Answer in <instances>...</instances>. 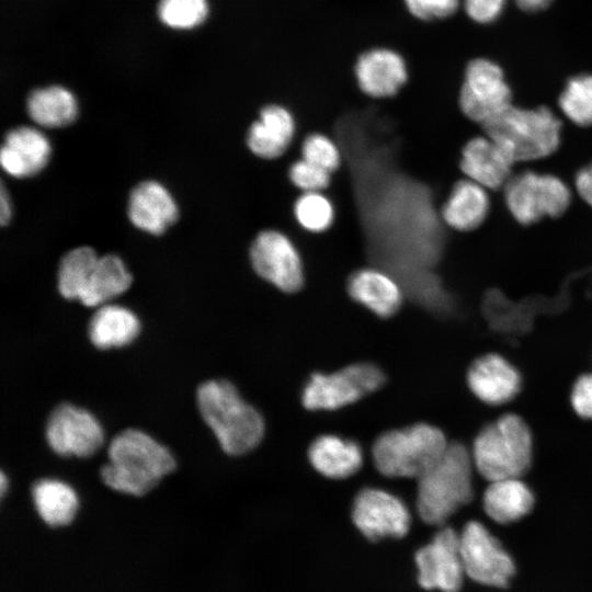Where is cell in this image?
Wrapping results in <instances>:
<instances>
[{"label":"cell","instance_id":"52a82bcc","mask_svg":"<svg viewBox=\"0 0 592 592\" xmlns=\"http://www.w3.org/2000/svg\"><path fill=\"white\" fill-rule=\"evenodd\" d=\"M503 191L510 214L522 225L537 223L544 217H558L571 202V192L560 178L535 171L512 175Z\"/></svg>","mask_w":592,"mask_h":592},{"label":"cell","instance_id":"30bf717a","mask_svg":"<svg viewBox=\"0 0 592 592\" xmlns=\"http://www.w3.org/2000/svg\"><path fill=\"white\" fill-rule=\"evenodd\" d=\"M459 549L464 571L470 579L489 587L509 584L515 572L513 559L485 525L468 522L459 534Z\"/></svg>","mask_w":592,"mask_h":592},{"label":"cell","instance_id":"4316f807","mask_svg":"<svg viewBox=\"0 0 592 592\" xmlns=\"http://www.w3.org/2000/svg\"><path fill=\"white\" fill-rule=\"evenodd\" d=\"M130 284L132 275L119 257H99L80 301L88 307H100L126 292Z\"/></svg>","mask_w":592,"mask_h":592},{"label":"cell","instance_id":"3957f363","mask_svg":"<svg viewBox=\"0 0 592 592\" xmlns=\"http://www.w3.org/2000/svg\"><path fill=\"white\" fill-rule=\"evenodd\" d=\"M471 453L449 443L442 457L418 478L417 511L430 525H442L473 499Z\"/></svg>","mask_w":592,"mask_h":592},{"label":"cell","instance_id":"74e56055","mask_svg":"<svg viewBox=\"0 0 592 592\" xmlns=\"http://www.w3.org/2000/svg\"><path fill=\"white\" fill-rule=\"evenodd\" d=\"M574 186L581 198L592 207V163L579 170Z\"/></svg>","mask_w":592,"mask_h":592},{"label":"cell","instance_id":"7402d4cb","mask_svg":"<svg viewBox=\"0 0 592 592\" xmlns=\"http://www.w3.org/2000/svg\"><path fill=\"white\" fill-rule=\"evenodd\" d=\"M488 191L469 179L458 181L442 208L445 224L458 231L479 227L490 209Z\"/></svg>","mask_w":592,"mask_h":592},{"label":"cell","instance_id":"f1b7e54d","mask_svg":"<svg viewBox=\"0 0 592 592\" xmlns=\"http://www.w3.org/2000/svg\"><path fill=\"white\" fill-rule=\"evenodd\" d=\"M99 255L89 247H79L67 252L59 264L57 284L61 296L80 300Z\"/></svg>","mask_w":592,"mask_h":592},{"label":"cell","instance_id":"d4e9b609","mask_svg":"<svg viewBox=\"0 0 592 592\" xmlns=\"http://www.w3.org/2000/svg\"><path fill=\"white\" fill-rule=\"evenodd\" d=\"M139 330L137 316L119 305L100 306L89 322V338L99 349L124 346L138 335Z\"/></svg>","mask_w":592,"mask_h":592},{"label":"cell","instance_id":"1f68e13d","mask_svg":"<svg viewBox=\"0 0 592 592\" xmlns=\"http://www.w3.org/2000/svg\"><path fill=\"white\" fill-rule=\"evenodd\" d=\"M157 12L167 26L186 30L195 27L206 19L208 4L206 0H160Z\"/></svg>","mask_w":592,"mask_h":592},{"label":"cell","instance_id":"cb8c5ba5","mask_svg":"<svg viewBox=\"0 0 592 592\" xmlns=\"http://www.w3.org/2000/svg\"><path fill=\"white\" fill-rule=\"evenodd\" d=\"M483 510L497 523L515 522L531 512L534 496L519 478H504L490 481L483 493Z\"/></svg>","mask_w":592,"mask_h":592},{"label":"cell","instance_id":"f546056e","mask_svg":"<svg viewBox=\"0 0 592 592\" xmlns=\"http://www.w3.org/2000/svg\"><path fill=\"white\" fill-rule=\"evenodd\" d=\"M562 114L578 126L592 125V75L582 73L568 80L558 100Z\"/></svg>","mask_w":592,"mask_h":592},{"label":"cell","instance_id":"8992f818","mask_svg":"<svg viewBox=\"0 0 592 592\" xmlns=\"http://www.w3.org/2000/svg\"><path fill=\"white\" fill-rule=\"evenodd\" d=\"M532 434L525 421L504 414L476 436L471 456L478 473L489 481L521 477L532 462Z\"/></svg>","mask_w":592,"mask_h":592},{"label":"cell","instance_id":"7a4b0ae2","mask_svg":"<svg viewBox=\"0 0 592 592\" xmlns=\"http://www.w3.org/2000/svg\"><path fill=\"white\" fill-rule=\"evenodd\" d=\"M202 418L229 455H242L259 445L264 435L260 412L244 401L228 380L203 383L196 394Z\"/></svg>","mask_w":592,"mask_h":592},{"label":"cell","instance_id":"7c38bea8","mask_svg":"<svg viewBox=\"0 0 592 592\" xmlns=\"http://www.w3.org/2000/svg\"><path fill=\"white\" fill-rule=\"evenodd\" d=\"M352 520L371 540L403 537L411 523L406 503L394 493L379 488H365L354 499Z\"/></svg>","mask_w":592,"mask_h":592},{"label":"cell","instance_id":"4dcf8cb0","mask_svg":"<svg viewBox=\"0 0 592 592\" xmlns=\"http://www.w3.org/2000/svg\"><path fill=\"white\" fill-rule=\"evenodd\" d=\"M294 214L299 225L311 232L325 231L334 218L332 203L321 192H304L295 202Z\"/></svg>","mask_w":592,"mask_h":592},{"label":"cell","instance_id":"4fadbf2b","mask_svg":"<svg viewBox=\"0 0 592 592\" xmlns=\"http://www.w3.org/2000/svg\"><path fill=\"white\" fill-rule=\"evenodd\" d=\"M254 271L286 293L298 291L304 282L303 264L294 243L276 230L260 232L250 249Z\"/></svg>","mask_w":592,"mask_h":592},{"label":"cell","instance_id":"60d3db41","mask_svg":"<svg viewBox=\"0 0 592 592\" xmlns=\"http://www.w3.org/2000/svg\"><path fill=\"white\" fill-rule=\"evenodd\" d=\"M0 490L1 496H3L7 490V478L3 471L0 474Z\"/></svg>","mask_w":592,"mask_h":592},{"label":"cell","instance_id":"44dd1931","mask_svg":"<svg viewBox=\"0 0 592 592\" xmlns=\"http://www.w3.org/2000/svg\"><path fill=\"white\" fill-rule=\"evenodd\" d=\"M311 466L325 477L343 479L354 475L363 464V451L353 440L334 434L317 437L308 448Z\"/></svg>","mask_w":592,"mask_h":592},{"label":"cell","instance_id":"9a60e30c","mask_svg":"<svg viewBox=\"0 0 592 592\" xmlns=\"http://www.w3.org/2000/svg\"><path fill=\"white\" fill-rule=\"evenodd\" d=\"M418 582L426 589L458 592L464 577L459 549V534L443 527L433 539L415 554Z\"/></svg>","mask_w":592,"mask_h":592},{"label":"cell","instance_id":"8d00e7d4","mask_svg":"<svg viewBox=\"0 0 592 592\" xmlns=\"http://www.w3.org/2000/svg\"><path fill=\"white\" fill-rule=\"evenodd\" d=\"M571 405L577 414L592 420V374L578 378L571 391Z\"/></svg>","mask_w":592,"mask_h":592},{"label":"cell","instance_id":"ab89813d","mask_svg":"<svg viewBox=\"0 0 592 592\" xmlns=\"http://www.w3.org/2000/svg\"><path fill=\"white\" fill-rule=\"evenodd\" d=\"M0 219L1 224L5 225L11 217V205L9 195L7 194V191L4 190V186L1 187V197H0Z\"/></svg>","mask_w":592,"mask_h":592},{"label":"cell","instance_id":"5b68a950","mask_svg":"<svg viewBox=\"0 0 592 592\" xmlns=\"http://www.w3.org/2000/svg\"><path fill=\"white\" fill-rule=\"evenodd\" d=\"M448 445L439 428L417 423L380 434L373 444L372 456L382 475L418 479L442 457Z\"/></svg>","mask_w":592,"mask_h":592},{"label":"cell","instance_id":"e0dca14e","mask_svg":"<svg viewBox=\"0 0 592 592\" xmlns=\"http://www.w3.org/2000/svg\"><path fill=\"white\" fill-rule=\"evenodd\" d=\"M48 138L38 129L20 126L8 132L0 152L2 169L14 178L38 173L50 157Z\"/></svg>","mask_w":592,"mask_h":592},{"label":"cell","instance_id":"6da1fadb","mask_svg":"<svg viewBox=\"0 0 592 592\" xmlns=\"http://www.w3.org/2000/svg\"><path fill=\"white\" fill-rule=\"evenodd\" d=\"M109 462L101 468L103 482L119 492L144 496L175 467L167 447L147 433L128 429L118 433L107 448Z\"/></svg>","mask_w":592,"mask_h":592},{"label":"cell","instance_id":"277c9868","mask_svg":"<svg viewBox=\"0 0 592 592\" xmlns=\"http://www.w3.org/2000/svg\"><path fill=\"white\" fill-rule=\"evenodd\" d=\"M482 127L514 162L546 158L560 144L561 122L546 106L523 109L512 104Z\"/></svg>","mask_w":592,"mask_h":592},{"label":"cell","instance_id":"836d02e7","mask_svg":"<svg viewBox=\"0 0 592 592\" xmlns=\"http://www.w3.org/2000/svg\"><path fill=\"white\" fill-rule=\"evenodd\" d=\"M401 3L411 18L432 23L453 16L462 0H401Z\"/></svg>","mask_w":592,"mask_h":592},{"label":"cell","instance_id":"8fae6325","mask_svg":"<svg viewBox=\"0 0 592 592\" xmlns=\"http://www.w3.org/2000/svg\"><path fill=\"white\" fill-rule=\"evenodd\" d=\"M352 69L357 88L374 99L395 96L410 78L407 58L388 45H374L361 50Z\"/></svg>","mask_w":592,"mask_h":592},{"label":"cell","instance_id":"f35d334b","mask_svg":"<svg viewBox=\"0 0 592 592\" xmlns=\"http://www.w3.org/2000/svg\"><path fill=\"white\" fill-rule=\"evenodd\" d=\"M525 12H538L547 9L554 0H513Z\"/></svg>","mask_w":592,"mask_h":592},{"label":"cell","instance_id":"83f0119b","mask_svg":"<svg viewBox=\"0 0 592 592\" xmlns=\"http://www.w3.org/2000/svg\"><path fill=\"white\" fill-rule=\"evenodd\" d=\"M32 497L37 513L50 526L70 523L78 509L75 490L64 481L41 479L33 485Z\"/></svg>","mask_w":592,"mask_h":592},{"label":"cell","instance_id":"d590c367","mask_svg":"<svg viewBox=\"0 0 592 592\" xmlns=\"http://www.w3.org/2000/svg\"><path fill=\"white\" fill-rule=\"evenodd\" d=\"M506 0H462L467 16L479 24L497 21L504 11Z\"/></svg>","mask_w":592,"mask_h":592},{"label":"cell","instance_id":"ffe728a7","mask_svg":"<svg viewBox=\"0 0 592 592\" xmlns=\"http://www.w3.org/2000/svg\"><path fill=\"white\" fill-rule=\"evenodd\" d=\"M127 213L137 228L160 235L177 220L178 207L162 184L145 181L132 191Z\"/></svg>","mask_w":592,"mask_h":592},{"label":"cell","instance_id":"d6a6232c","mask_svg":"<svg viewBox=\"0 0 592 592\" xmlns=\"http://www.w3.org/2000/svg\"><path fill=\"white\" fill-rule=\"evenodd\" d=\"M303 158L332 172L341 162V155L335 143L323 134H311L303 143Z\"/></svg>","mask_w":592,"mask_h":592},{"label":"cell","instance_id":"9c48e42d","mask_svg":"<svg viewBox=\"0 0 592 592\" xmlns=\"http://www.w3.org/2000/svg\"><path fill=\"white\" fill-rule=\"evenodd\" d=\"M511 101V88L498 64L475 58L466 65L458 96L466 117L483 126L512 105Z\"/></svg>","mask_w":592,"mask_h":592},{"label":"cell","instance_id":"484cf974","mask_svg":"<svg viewBox=\"0 0 592 592\" xmlns=\"http://www.w3.org/2000/svg\"><path fill=\"white\" fill-rule=\"evenodd\" d=\"M30 117L44 127H62L72 123L78 114L73 94L60 86L33 90L26 101Z\"/></svg>","mask_w":592,"mask_h":592},{"label":"cell","instance_id":"5bb4252c","mask_svg":"<svg viewBox=\"0 0 592 592\" xmlns=\"http://www.w3.org/2000/svg\"><path fill=\"white\" fill-rule=\"evenodd\" d=\"M50 448L62 456L89 457L103 444L99 421L87 410L70 403L59 405L46 425Z\"/></svg>","mask_w":592,"mask_h":592},{"label":"cell","instance_id":"ac0fdd59","mask_svg":"<svg viewBox=\"0 0 592 592\" xmlns=\"http://www.w3.org/2000/svg\"><path fill=\"white\" fill-rule=\"evenodd\" d=\"M467 383L481 401L502 405L515 397L521 378L505 358L498 354H487L473 363L467 374Z\"/></svg>","mask_w":592,"mask_h":592},{"label":"cell","instance_id":"ba28073f","mask_svg":"<svg viewBox=\"0 0 592 592\" xmlns=\"http://www.w3.org/2000/svg\"><path fill=\"white\" fill-rule=\"evenodd\" d=\"M385 382L384 372L367 362L352 364L335 373H316L303 388L301 402L309 410H335L376 391Z\"/></svg>","mask_w":592,"mask_h":592},{"label":"cell","instance_id":"2e32d148","mask_svg":"<svg viewBox=\"0 0 592 592\" xmlns=\"http://www.w3.org/2000/svg\"><path fill=\"white\" fill-rule=\"evenodd\" d=\"M515 162L490 136L474 137L462 150L460 169L467 179L487 190L503 189Z\"/></svg>","mask_w":592,"mask_h":592},{"label":"cell","instance_id":"d6986e66","mask_svg":"<svg viewBox=\"0 0 592 592\" xmlns=\"http://www.w3.org/2000/svg\"><path fill=\"white\" fill-rule=\"evenodd\" d=\"M296 129L293 113L284 105H264L248 129L247 145L258 157L274 159L285 152Z\"/></svg>","mask_w":592,"mask_h":592},{"label":"cell","instance_id":"603a6c76","mask_svg":"<svg viewBox=\"0 0 592 592\" xmlns=\"http://www.w3.org/2000/svg\"><path fill=\"white\" fill-rule=\"evenodd\" d=\"M348 289L354 300L384 318L392 316L402 301V292L397 282L376 269L355 272Z\"/></svg>","mask_w":592,"mask_h":592},{"label":"cell","instance_id":"e575fe53","mask_svg":"<svg viewBox=\"0 0 592 592\" xmlns=\"http://www.w3.org/2000/svg\"><path fill=\"white\" fill-rule=\"evenodd\" d=\"M330 173L301 158L291 166L288 175L292 183L301 191L320 192L329 185Z\"/></svg>","mask_w":592,"mask_h":592}]
</instances>
